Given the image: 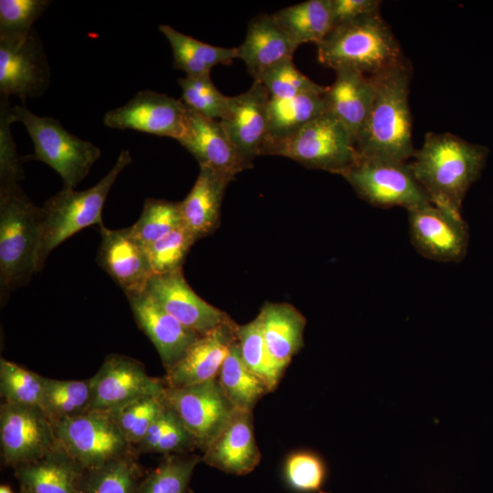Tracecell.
<instances>
[{"label": "cell", "mask_w": 493, "mask_h": 493, "mask_svg": "<svg viewBox=\"0 0 493 493\" xmlns=\"http://www.w3.org/2000/svg\"><path fill=\"white\" fill-rule=\"evenodd\" d=\"M372 77L375 95L356 141L360 159L406 163L415 152L408 99V67L404 63Z\"/></svg>", "instance_id": "1"}, {"label": "cell", "mask_w": 493, "mask_h": 493, "mask_svg": "<svg viewBox=\"0 0 493 493\" xmlns=\"http://www.w3.org/2000/svg\"><path fill=\"white\" fill-rule=\"evenodd\" d=\"M487 153V148L454 134L428 132L410 165L431 203L460 213L464 197L478 178Z\"/></svg>", "instance_id": "2"}, {"label": "cell", "mask_w": 493, "mask_h": 493, "mask_svg": "<svg viewBox=\"0 0 493 493\" xmlns=\"http://www.w3.org/2000/svg\"><path fill=\"white\" fill-rule=\"evenodd\" d=\"M318 61L339 70L374 76L404 64L402 50L379 12L334 27L317 45Z\"/></svg>", "instance_id": "3"}, {"label": "cell", "mask_w": 493, "mask_h": 493, "mask_svg": "<svg viewBox=\"0 0 493 493\" xmlns=\"http://www.w3.org/2000/svg\"><path fill=\"white\" fill-rule=\"evenodd\" d=\"M131 163L130 152L122 150L113 167L95 185L82 191L63 188L45 202L40 207L36 272L44 267L49 254L65 240L88 226L103 225L102 210L108 194Z\"/></svg>", "instance_id": "4"}, {"label": "cell", "mask_w": 493, "mask_h": 493, "mask_svg": "<svg viewBox=\"0 0 493 493\" xmlns=\"http://www.w3.org/2000/svg\"><path fill=\"white\" fill-rule=\"evenodd\" d=\"M40 207L19 184L0 185V297L29 281L36 273Z\"/></svg>", "instance_id": "5"}, {"label": "cell", "mask_w": 493, "mask_h": 493, "mask_svg": "<svg viewBox=\"0 0 493 493\" xmlns=\"http://www.w3.org/2000/svg\"><path fill=\"white\" fill-rule=\"evenodd\" d=\"M13 115L23 123L34 145V153L23 159L50 166L64 188H75L100 157L99 147L70 133L56 119L37 116L26 106L13 107Z\"/></svg>", "instance_id": "6"}, {"label": "cell", "mask_w": 493, "mask_h": 493, "mask_svg": "<svg viewBox=\"0 0 493 493\" xmlns=\"http://www.w3.org/2000/svg\"><path fill=\"white\" fill-rule=\"evenodd\" d=\"M262 155L292 159L304 166L344 175L359 161L356 143L345 126L326 111Z\"/></svg>", "instance_id": "7"}, {"label": "cell", "mask_w": 493, "mask_h": 493, "mask_svg": "<svg viewBox=\"0 0 493 493\" xmlns=\"http://www.w3.org/2000/svg\"><path fill=\"white\" fill-rule=\"evenodd\" d=\"M58 445L84 469L99 467L131 452L110 414L85 410L54 423Z\"/></svg>", "instance_id": "8"}, {"label": "cell", "mask_w": 493, "mask_h": 493, "mask_svg": "<svg viewBox=\"0 0 493 493\" xmlns=\"http://www.w3.org/2000/svg\"><path fill=\"white\" fill-rule=\"evenodd\" d=\"M2 457L14 468L34 462L58 446L54 423L41 406L2 403Z\"/></svg>", "instance_id": "9"}, {"label": "cell", "mask_w": 493, "mask_h": 493, "mask_svg": "<svg viewBox=\"0 0 493 493\" xmlns=\"http://www.w3.org/2000/svg\"><path fill=\"white\" fill-rule=\"evenodd\" d=\"M343 177L362 199L376 206L409 210L431 202L407 163L360 159Z\"/></svg>", "instance_id": "10"}, {"label": "cell", "mask_w": 493, "mask_h": 493, "mask_svg": "<svg viewBox=\"0 0 493 493\" xmlns=\"http://www.w3.org/2000/svg\"><path fill=\"white\" fill-rule=\"evenodd\" d=\"M163 397L202 452L215 439L235 411L216 378L184 387H165Z\"/></svg>", "instance_id": "11"}, {"label": "cell", "mask_w": 493, "mask_h": 493, "mask_svg": "<svg viewBox=\"0 0 493 493\" xmlns=\"http://www.w3.org/2000/svg\"><path fill=\"white\" fill-rule=\"evenodd\" d=\"M408 211L411 240L424 257L458 262L466 255L468 229L459 212L426 203Z\"/></svg>", "instance_id": "12"}, {"label": "cell", "mask_w": 493, "mask_h": 493, "mask_svg": "<svg viewBox=\"0 0 493 493\" xmlns=\"http://www.w3.org/2000/svg\"><path fill=\"white\" fill-rule=\"evenodd\" d=\"M105 126L133 130L180 141L188 124V108L181 100L152 90H141L127 103L107 111Z\"/></svg>", "instance_id": "13"}, {"label": "cell", "mask_w": 493, "mask_h": 493, "mask_svg": "<svg viewBox=\"0 0 493 493\" xmlns=\"http://www.w3.org/2000/svg\"><path fill=\"white\" fill-rule=\"evenodd\" d=\"M88 410L110 411L146 395H163V379L150 376L144 365L123 354L107 355L98 372L89 378Z\"/></svg>", "instance_id": "14"}, {"label": "cell", "mask_w": 493, "mask_h": 493, "mask_svg": "<svg viewBox=\"0 0 493 493\" xmlns=\"http://www.w3.org/2000/svg\"><path fill=\"white\" fill-rule=\"evenodd\" d=\"M50 80V68L37 33L0 40V94L22 100L41 96Z\"/></svg>", "instance_id": "15"}, {"label": "cell", "mask_w": 493, "mask_h": 493, "mask_svg": "<svg viewBox=\"0 0 493 493\" xmlns=\"http://www.w3.org/2000/svg\"><path fill=\"white\" fill-rule=\"evenodd\" d=\"M146 292L166 312L200 336L232 321L226 312L194 291L182 269L153 275L148 282Z\"/></svg>", "instance_id": "16"}, {"label": "cell", "mask_w": 493, "mask_h": 493, "mask_svg": "<svg viewBox=\"0 0 493 493\" xmlns=\"http://www.w3.org/2000/svg\"><path fill=\"white\" fill-rule=\"evenodd\" d=\"M270 95L264 85L254 80L245 92L228 98V110L219 121L226 136L250 167L259 156L267 131Z\"/></svg>", "instance_id": "17"}, {"label": "cell", "mask_w": 493, "mask_h": 493, "mask_svg": "<svg viewBox=\"0 0 493 493\" xmlns=\"http://www.w3.org/2000/svg\"><path fill=\"white\" fill-rule=\"evenodd\" d=\"M100 243L97 262L128 297L146 290L152 271L144 247L129 233L128 227L100 226Z\"/></svg>", "instance_id": "18"}, {"label": "cell", "mask_w": 493, "mask_h": 493, "mask_svg": "<svg viewBox=\"0 0 493 493\" xmlns=\"http://www.w3.org/2000/svg\"><path fill=\"white\" fill-rule=\"evenodd\" d=\"M127 299L137 325L154 345L166 371L201 337L166 312L146 290Z\"/></svg>", "instance_id": "19"}, {"label": "cell", "mask_w": 493, "mask_h": 493, "mask_svg": "<svg viewBox=\"0 0 493 493\" xmlns=\"http://www.w3.org/2000/svg\"><path fill=\"white\" fill-rule=\"evenodd\" d=\"M237 326L232 320L201 336L189 347L183 358L166 371L163 379L165 386L179 388L216 378L236 340Z\"/></svg>", "instance_id": "20"}, {"label": "cell", "mask_w": 493, "mask_h": 493, "mask_svg": "<svg viewBox=\"0 0 493 493\" xmlns=\"http://www.w3.org/2000/svg\"><path fill=\"white\" fill-rule=\"evenodd\" d=\"M260 459L253 412L237 409L202 456L206 465L236 476L252 472Z\"/></svg>", "instance_id": "21"}, {"label": "cell", "mask_w": 493, "mask_h": 493, "mask_svg": "<svg viewBox=\"0 0 493 493\" xmlns=\"http://www.w3.org/2000/svg\"><path fill=\"white\" fill-rule=\"evenodd\" d=\"M179 142L200 166L211 168L231 179L249 167L226 136L219 121L205 118L189 108L187 128Z\"/></svg>", "instance_id": "22"}, {"label": "cell", "mask_w": 493, "mask_h": 493, "mask_svg": "<svg viewBox=\"0 0 493 493\" xmlns=\"http://www.w3.org/2000/svg\"><path fill=\"white\" fill-rule=\"evenodd\" d=\"M336 79L327 87V111L337 118L356 141L371 111L375 84L372 76L354 69L336 70Z\"/></svg>", "instance_id": "23"}, {"label": "cell", "mask_w": 493, "mask_h": 493, "mask_svg": "<svg viewBox=\"0 0 493 493\" xmlns=\"http://www.w3.org/2000/svg\"><path fill=\"white\" fill-rule=\"evenodd\" d=\"M296 47L271 15L262 14L248 24L236 58L243 60L254 80L277 64L292 58Z\"/></svg>", "instance_id": "24"}, {"label": "cell", "mask_w": 493, "mask_h": 493, "mask_svg": "<svg viewBox=\"0 0 493 493\" xmlns=\"http://www.w3.org/2000/svg\"><path fill=\"white\" fill-rule=\"evenodd\" d=\"M231 180L211 168L200 166L191 191L179 202L183 226L196 240L217 226L225 190Z\"/></svg>", "instance_id": "25"}, {"label": "cell", "mask_w": 493, "mask_h": 493, "mask_svg": "<svg viewBox=\"0 0 493 493\" xmlns=\"http://www.w3.org/2000/svg\"><path fill=\"white\" fill-rule=\"evenodd\" d=\"M14 469L20 488L29 493H79L85 472L59 445L41 458Z\"/></svg>", "instance_id": "26"}, {"label": "cell", "mask_w": 493, "mask_h": 493, "mask_svg": "<svg viewBox=\"0 0 493 493\" xmlns=\"http://www.w3.org/2000/svg\"><path fill=\"white\" fill-rule=\"evenodd\" d=\"M257 317L267 351L283 374L304 345L306 319L288 303H266Z\"/></svg>", "instance_id": "27"}, {"label": "cell", "mask_w": 493, "mask_h": 493, "mask_svg": "<svg viewBox=\"0 0 493 493\" xmlns=\"http://www.w3.org/2000/svg\"><path fill=\"white\" fill-rule=\"evenodd\" d=\"M160 32L167 38L173 52V66L186 77H209L214 67L230 64L236 58V47H223L202 42L169 25H160Z\"/></svg>", "instance_id": "28"}, {"label": "cell", "mask_w": 493, "mask_h": 493, "mask_svg": "<svg viewBox=\"0 0 493 493\" xmlns=\"http://www.w3.org/2000/svg\"><path fill=\"white\" fill-rule=\"evenodd\" d=\"M324 93L305 94L289 99L270 97L267 136L260 155L268 147L290 137L325 113L327 104Z\"/></svg>", "instance_id": "29"}, {"label": "cell", "mask_w": 493, "mask_h": 493, "mask_svg": "<svg viewBox=\"0 0 493 493\" xmlns=\"http://www.w3.org/2000/svg\"><path fill=\"white\" fill-rule=\"evenodd\" d=\"M296 48L320 44L333 29L330 0H308L271 14Z\"/></svg>", "instance_id": "30"}, {"label": "cell", "mask_w": 493, "mask_h": 493, "mask_svg": "<svg viewBox=\"0 0 493 493\" xmlns=\"http://www.w3.org/2000/svg\"><path fill=\"white\" fill-rule=\"evenodd\" d=\"M216 379L226 399L237 410L253 412L257 403L269 393L265 383L243 362L237 339L223 362Z\"/></svg>", "instance_id": "31"}, {"label": "cell", "mask_w": 493, "mask_h": 493, "mask_svg": "<svg viewBox=\"0 0 493 493\" xmlns=\"http://www.w3.org/2000/svg\"><path fill=\"white\" fill-rule=\"evenodd\" d=\"M142 471L132 453L85 469L79 493H137Z\"/></svg>", "instance_id": "32"}, {"label": "cell", "mask_w": 493, "mask_h": 493, "mask_svg": "<svg viewBox=\"0 0 493 493\" xmlns=\"http://www.w3.org/2000/svg\"><path fill=\"white\" fill-rule=\"evenodd\" d=\"M136 446L141 453L164 455L185 453L197 448L192 434L166 403L163 412Z\"/></svg>", "instance_id": "33"}, {"label": "cell", "mask_w": 493, "mask_h": 493, "mask_svg": "<svg viewBox=\"0 0 493 493\" xmlns=\"http://www.w3.org/2000/svg\"><path fill=\"white\" fill-rule=\"evenodd\" d=\"M41 407L53 423L89 409L90 381L58 380L42 376Z\"/></svg>", "instance_id": "34"}, {"label": "cell", "mask_w": 493, "mask_h": 493, "mask_svg": "<svg viewBox=\"0 0 493 493\" xmlns=\"http://www.w3.org/2000/svg\"><path fill=\"white\" fill-rule=\"evenodd\" d=\"M182 226L179 202L148 198L139 219L128 230L145 247Z\"/></svg>", "instance_id": "35"}, {"label": "cell", "mask_w": 493, "mask_h": 493, "mask_svg": "<svg viewBox=\"0 0 493 493\" xmlns=\"http://www.w3.org/2000/svg\"><path fill=\"white\" fill-rule=\"evenodd\" d=\"M236 339L246 367L265 383L269 392L275 390L282 373L267 351L258 318L245 325H238Z\"/></svg>", "instance_id": "36"}, {"label": "cell", "mask_w": 493, "mask_h": 493, "mask_svg": "<svg viewBox=\"0 0 493 493\" xmlns=\"http://www.w3.org/2000/svg\"><path fill=\"white\" fill-rule=\"evenodd\" d=\"M197 455H166V458L140 482L137 493H188Z\"/></svg>", "instance_id": "37"}, {"label": "cell", "mask_w": 493, "mask_h": 493, "mask_svg": "<svg viewBox=\"0 0 493 493\" xmlns=\"http://www.w3.org/2000/svg\"><path fill=\"white\" fill-rule=\"evenodd\" d=\"M164 407L163 395H146L106 412L125 439L131 445H138Z\"/></svg>", "instance_id": "38"}, {"label": "cell", "mask_w": 493, "mask_h": 493, "mask_svg": "<svg viewBox=\"0 0 493 493\" xmlns=\"http://www.w3.org/2000/svg\"><path fill=\"white\" fill-rule=\"evenodd\" d=\"M0 394L3 403L42 405V376L11 361L0 359Z\"/></svg>", "instance_id": "39"}, {"label": "cell", "mask_w": 493, "mask_h": 493, "mask_svg": "<svg viewBox=\"0 0 493 493\" xmlns=\"http://www.w3.org/2000/svg\"><path fill=\"white\" fill-rule=\"evenodd\" d=\"M285 483L300 493L320 491L324 485L328 467L324 458L314 451H299L290 454L282 469Z\"/></svg>", "instance_id": "40"}, {"label": "cell", "mask_w": 493, "mask_h": 493, "mask_svg": "<svg viewBox=\"0 0 493 493\" xmlns=\"http://www.w3.org/2000/svg\"><path fill=\"white\" fill-rule=\"evenodd\" d=\"M271 98L289 99L305 94L324 93L327 87L319 85L302 74L292 58L286 59L266 70L257 79Z\"/></svg>", "instance_id": "41"}, {"label": "cell", "mask_w": 493, "mask_h": 493, "mask_svg": "<svg viewBox=\"0 0 493 493\" xmlns=\"http://www.w3.org/2000/svg\"><path fill=\"white\" fill-rule=\"evenodd\" d=\"M182 101L205 118L220 121L228 110V98L222 94L209 77H184L178 79Z\"/></svg>", "instance_id": "42"}, {"label": "cell", "mask_w": 493, "mask_h": 493, "mask_svg": "<svg viewBox=\"0 0 493 493\" xmlns=\"http://www.w3.org/2000/svg\"><path fill=\"white\" fill-rule=\"evenodd\" d=\"M195 241L194 236L182 226L145 246L152 275L182 269L183 262Z\"/></svg>", "instance_id": "43"}, {"label": "cell", "mask_w": 493, "mask_h": 493, "mask_svg": "<svg viewBox=\"0 0 493 493\" xmlns=\"http://www.w3.org/2000/svg\"><path fill=\"white\" fill-rule=\"evenodd\" d=\"M50 3L48 0H0V40L28 36Z\"/></svg>", "instance_id": "44"}, {"label": "cell", "mask_w": 493, "mask_h": 493, "mask_svg": "<svg viewBox=\"0 0 493 493\" xmlns=\"http://www.w3.org/2000/svg\"><path fill=\"white\" fill-rule=\"evenodd\" d=\"M16 121L8 98L0 100V185L19 184L23 178L21 161L12 136L11 124Z\"/></svg>", "instance_id": "45"}, {"label": "cell", "mask_w": 493, "mask_h": 493, "mask_svg": "<svg viewBox=\"0 0 493 493\" xmlns=\"http://www.w3.org/2000/svg\"><path fill=\"white\" fill-rule=\"evenodd\" d=\"M378 0H330L333 28L379 12Z\"/></svg>", "instance_id": "46"}, {"label": "cell", "mask_w": 493, "mask_h": 493, "mask_svg": "<svg viewBox=\"0 0 493 493\" xmlns=\"http://www.w3.org/2000/svg\"><path fill=\"white\" fill-rule=\"evenodd\" d=\"M0 493H13V491L9 486L2 484L0 486Z\"/></svg>", "instance_id": "47"}, {"label": "cell", "mask_w": 493, "mask_h": 493, "mask_svg": "<svg viewBox=\"0 0 493 493\" xmlns=\"http://www.w3.org/2000/svg\"><path fill=\"white\" fill-rule=\"evenodd\" d=\"M19 493H29L26 489L20 488Z\"/></svg>", "instance_id": "48"}]
</instances>
